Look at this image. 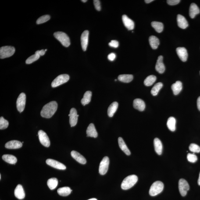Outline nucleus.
Segmentation results:
<instances>
[{"label":"nucleus","mask_w":200,"mask_h":200,"mask_svg":"<svg viewBox=\"0 0 200 200\" xmlns=\"http://www.w3.org/2000/svg\"><path fill=\"white\" fill-rule=\"evenodd\" d=\"M58 108V104L56 101L48 103L43 107L41 115L43 118H50L53 116Z\"/></svg>","instance_id":"obj_1"},{"label":"nucleus","mask_w":200,"mask_h":200,"mask_svg":"<svg viewBox=\"0 0 200 200\" xmlns=\"http://www.w3.org/2000/svg\"><path fill=\"white\" fill-rule=\"evenodd\" d=\"M138 177L135 175H130L126 177L122 182L121 188L123 190H127L132 187L137 183Z\"/></svg>","instance_id":"obj_2"},{"label":"nucleus","mask_w":200,"mask_h":200,"mask_svg":"<svg viewBox=\"0 0 200 200\" xmlns=\"http://www.w3.org/2000/svg\"><path fill=\"white\" fill-rule=\"evenodd\" d=\"M54 37L59 41L63 46L68 47L70 46V39L67 35L62 32H57L54 33Z\"/></svg>","instance_id":"obj_3"},{"label":"nucleus","mask_w":200,"mask_h":200,"mask_svg":"<svg viewBox=\"0 0 200 200\" xmlns=\"http://www.w3.org/2000/svg\"><path fill=\"white\" fill-rule=\"evenodd\" d=\"M163 183L162 182L157 181L153 183L150 187L149 194L151 196H155L163 191Z\"/></svg>","instance_id":"obj_4"},{"label":"nucleus","mask_w":200,"mask_h":200,"mask_svg":"<svg viewBox=\"0 0 200 200\" xmlns=\"http://www.w3.org/2000/svg\"><path fill=\"white\" fill-rule=\"evenodd\" d=\"M15 49L14 47L12 46H4L0 48V58H9L15 53Z\"/></svg>","instance_id":"obj_5"},{"label":"nucleus","mask_w":200,"mask_h":200,"mask_svg":"<svg viewBox=\"0 0 200 200\" xmlns=\"http://www.w3.org/2000/svg\"><path fill=\"white\" fill-rule=\"evenodd\" d=\"M69 80V76L67 74L60 75L57 77L52 82L51 86L55 87L67 82Z\"/></svg>","instance_id":"obj_6"},{"label":"nucleus","mask_w":200,"mask_h":200,"mask_svg":"<svg viewBox=\"0 0 200 200\" xmlns=\"http://www.w3.org/2000/svg\"><path fill=\"white\" fill-rule=\"evenodd\" d=\"M26 96L24 93H22L19 96L16 101V107L19 112H23L26 104Z\"/></svg>","instance_id":"obj_7"},{"label":"nucleus","mask_w":200,"mask_h":200,"mask_svg":"<svg viewBox=\"0 0 200 200\" xmlns=\"http://www.w3.org/2000/svg\"><path fill=\"white\" fill-rule=\"evenodd\" d=\"M179 189L182 196L187 195V192L189 189V186L187 180L183 179H180L179 181Z\"/></svg>","instance_id":"obj_8"},{"label":"nucleus","mask_w":200,"mask_h":200,"mask_svg":"<svg viewBox=\"0 0 200 200\" xmlns=\"http://www.w3.org/2000/svg\"><path fill=\"white\" fill-rule=\"evenodd\" d=\"M109 164V160L108 156H105L100 163L99 167V173L104 175L107 172Z\"/></svg>","instance_id":"obj_9"},{"label":"nucleus","mask_w":200,"mask_h":200,"mask_svg":"<svg viewBox=\"0 0 200 200\" xmlns=\"http://www.w3.org/2000/svg\"><path fill=\"white\" fill-rule=\"evenodd\" d=\"M38 135L39 140L41 144L45 147H49L50 141L46 133L42 130H40L38 132Z\"/></svg>","instance_id":"obj_10"},{"label":"nucleus","mask_w":200,"mask_h":200,"mask_svg":"<svg viewBox=\"0 0 200 200\" xmlns=\"http://www.w3.org/2000/svg\"><path fill=\"white\" fill-rule=\"evenodd\" d=\"M46 162L47 165L55 168L60 170H65L66 169V167L64 165L55 160L48 159L46 160Z\"/></svg>","instance_id":"obj_11"},{"label":"nucleus","mask_w":200,"mask_h":200,"mask_svg":"<svg viewBox=\"0 0 200 200\" xmlns=\"http://www.w3.org/2000/svg\"><path fill=\"white\" fill-rule=\"evenodd\" d=\"M69 123L71 127L74 126L77 124L78 117L79 116L77 114V111L74 108H72L70 109V114L69 115Z\"/></svg>","instance_id":"obj_12"},{"label":"nucleus","mask_w":200,"mask_h":200,"mask_svg":"<svg viewBox=\"0 0 200 200\" xmlns=\"http://www.w3.org/2000/svg\"><path fill=\"white\" fill-rule=\"evenodd\" d=\"M89 32L86 30L83 32L81 36V44L82 48L83 51L87 50L88 43Z\"/></svg>","instance_id":"obj_13"},{"label":"nucleus","mask_w":200,"mask_h":200,"mask_svg":"<svg viewBox=\"0 0 200 200\" xmlns=\"http://www.w3.org/2000/svg\"><path fill=\"white\" fill-rule=\"evenodd\" d=\"M176 52L179 57L183 62L187 61L188 57L187 49L184 47H178L176 49Z\"/></svg>","instance_id":"obj_14"},{"label":"nucleus","mask_w":200,"mask_h":200,"mask_svg":"<svg viewBox=\"0 0 200 200\" xmlns=\"http://www.w3.org/2000/svg\"><path fill=\"white\" fill-rule=\"evenodd\" d=\"M163 57L162 56H159L158 57L155 69L158 73H163L164 72L165 68L163 63Z\"/></svg>","instance_id":"obj_15"},{"label":"nucleus","mask_w":200,"mask_h":200,"mask_svg":"<svg viewBox=\"0 0 200 200\" xmlns=\"http://www.w3.org/2000/svg\"><path fill=\"white\" fill-rule=\"evenodd\" d=\"M122 20L123 24L128 30H133L134 28V22L131 19L129 18L125 15H123L122 16Z\"/></svg>","instance_id":"obj_16"},{"label":"nucleus","mask_w":200,"mask_h":200,"mask_svg":"<svg viewBox=\"0 0 200 200\" xmlns=\"http://www.w3.org/2000/svg\"><path fill=\"white\" fill-rule=\"evenodd\" d=\"M71 155L73 159L79 163L82 164H85L87 163V161L84 157L76 151H72L71 152Z\"/></svg>","instance_id":"obj_17"},{"label":"nucleus","mask_w":200,"mask_h":200,"mask_svg":"<svg viewBox=\"0 0 200 200\" xmlns=\"http://www.w3.org/2000/svg\"><path fill=\"white\" fill-rule=\"evenodd\" d=\"M22 146V143L16 140L8 142L5 145V148L9 149H16L20 148Z\"/></svg>","instance_id":"obj_18"},{"label":"nucleus","mask_w":200,"mask_h":200,"mask_svg":"<svg viewBox=\"0 0 200 200\" xmlns=\"http://www.w3.org/2000/svg\"><path fill=\"white\" fill-rule=\"evenodd\" d=\"M15 197L19 199H22L25 196V191L22 186L21 185H18L14 191Z\"/></svg>","instance_id":"obj_19"},{"label":"nucleus","mask_w":200,"mask_h":200,"mask_svg":"<svg viewBox=\"0 0 200 200\" xmlns=\"http://www.w3.org/2000/svg\"><path fill=\"white\" fill-rule=\"evenodd\" d=\"M133 107L140 111H143L145 109V103L140 99H136L133 102Z\"/></svg>","instance_id":"obj_20"},{"label":"nucleus","mask_w":200,"mask_h":200,"mask_svg":"<svg viewBox=\"0 0 200 200\" xmlns=\"http://www.w3.org/2000/svg\"><path fill=\"white\" fill-rule=\"evenodd\" d=\"M177 20L178 26L180 28L185 29L188 27V22L187 19L182 15H178Z\"/></svg>","instance_id":"obj_21"},{"label":"nucleus","mask_w":200,"mask_h":200,"mask_svg":"<svg viewBox=\"0 0 200 200\" xmlns=\"http://www.w3.org/2000/svg\"><path fill=\"white\" fill-rule=\"evenodd\" d=\"M87 134L88 137H93L94 138H96L98 137V133L93 123H91L87 127Z\"/></svg>","instance_id":"obj_22"},{"label":"nucleus","mask_w":200,"mask_h":200,"mask_svg":"<svg viewBox=\"0 0 200 200\" xmlns=\"http://www.w3.org/2000/svg\"><path fill=\"white\" fill-rule=\"evenodd\" d=\"M154 145L155 152L159 155L162 154L163 146L160 140L158 138H155L154 140Z\"/></svg>","instance_id":"obj_23"},{"label":"nucleus","mask_w":200,"mask_h":200,"mask_svg":"<svg viewBox=\"0 0 200 200\" xmlns=\"http://www.w3.org/2000/svg\"><path fill=\"white\" fill-rule=\"evenodd\" d=\"M200 9L196 4L192 3L190 6L189 8V16L191 18L193 19L196 15L200 13Z\"/></svg>","instance_id":"obj_24"},{"label":"nucleus","mask_w":200,"mask_h":200,"mask_svg":"<svg viewBox=\"0 0 200 200\" xmlns=\"http://www.w3.org/2000/svg\"><path fill=\"white\" fill-rule=\"evenodd\" d=\"M171 88L175 95H177L181 91L182 89V84L181 82L177 81L172 85Z\"/></svg>","instance_id":"obj_25"},{"label":"nucleus","mask_w":200,"mask_h":200,"mask_svg":"<svg viewBox=\"0 0 200 200\" xmlns=\"http://www.w3.org/2000/svg\"><path fill=\"white\" fill-rule=\"evenodd\" d=\"M118 141L119 147H120L121 149L126 155H130L131 153H130V150L128 148L124 141H123V139H122L121 137H119L118 139Z\"/></svg>","instance_id":"obj_26"},{"label":"nucleus","mask_w":200,"mask_h":200,"mask_svg":"<svg viewBox=\"0 0 200 200\" xmlns=\"http://www.w3.org/2000/svg\"><path fill=\"white\" fill-rule=\"evenodd\" d=\"M118 104L117 102H115L112 103L108 108V116L110 117H113L118 109Z\"/></svg>","instance_id":"obj_27"},{"label":"nucleus","mask_w":200,"mask_h":200,"mask_svg":"<svg viewBox=\"0 0 200 200\" xmlns=\"http://www.w3.org/2000/svg\"><path fill=\"white\" fill-rule=\"evenodd\" d=\"M149 42L151 48L154 49H157L160 44L159 39L154 36H151L149 37Z\"/></svg>","instance_id":"obj_28"},{"label":"nucleus","mask_w":200,"mask_h":200,"mask_svg":"<svg viewBox=\"0 0 200 200\" xmlns=\"http://www.w3.org/2000/svg\"><path fill=\"white\" fill-rule=\"evenodd\" d=\"M2 159L7 163L11 164H15L17 162V159L16 157L11 155H4L2 157Z\"/></svg>","instance_id":"obj_29"},{"label":"nucleus","mask_w":200,"mask_h":200,"mask_svg":"<svg viewBox=\"0 0 200 200\" xmlns=\"http://www.w3.org/2000/svg\"><path fill=\"white\" fill-rule=\"evenodd\" d=\"M72 190L68 187H64L58 189L57 192L61 196H66L70 194Z\"/></svg>","instance_id":"obj_30"},{"label":"nucleus","mask_w":200,"mask_h":200,"mask_svg":"<svg viewBox=\"0 0 200 200\" xmlns=\"http://www.w3.org/2000/svg\"><path fill=\"white\" fill-rule=\"evenodd\" d=\"M92 94L91 92L90 91H87L85 93L83 98L81 101L82 105L85 106L89 103L91 101Z\"/></svg>","instance_id":"obj_31"},{"label":"nucleus","mask_w":200,"mask_h":200,"mask_svg":"<svg viewBox=\"0 0 200 200\" xmlns=\"http://www.w3.org/2000/svg\"><path fill=\"white\" fill-rule=\"evenodd\" d=\"M176 119L173 117H170L168 119L167 122V125L169 130L174 132L176 130Z\"/></svg>","instance_id":"obj_32"},{"label":"nucleus","mask_w":200,"mask_h":200,"mask_svg":"<svg viewBox=\"0 0 200 200\" xmlns=\"http://www.w3.org/2000/svg\"><path fill=\"white\" fill-rule=\"evenodd\" d=\"M119 81L124 83H129L133 80V76L132 75H121L118 77Z\"/></svg>","instance_id":"obj_33"},{"label":"nucleus","mask_w":200,"mask_h":200,"mask_svg":"<svg viewBox=\"0 0 200 200\" xmlns=\"http://www.w3.org/2000/svg\"><path fill=\"white\" fill-rule=\"evenodd\" d=\"M58 181L56 178H52L47 181V185L50 189L54 190L56 188L58 185Z\"/></svg>","instance_id":"obj_34"},{"label":"nucleus","mask_w":200,"mask_h":200,"mask_svg":"<svg viewBox=\"0 0 200 200\" xmlns=\"http://www.w3.org/2000/svg\"><path fill=\"white\" fill-rule=\"evenodd\" d=\"M151 25L158 33H161L163 31V25L161 22L154 21L151 23Z\"/></svg>","instance_id":"obj_35"},{"label":"nucleus","mask_w":200,"mask_h":200,"mask_svg":"<svg viewBox=\"0 0 200 200\" xmlns=\"http://www.w3.org/2000/svg\"><path fill=\"white\" fill-rule=\"evenodd\" d=\"M156 80V77L155 75H151L148 76L144 80V85L147 87L152 85Z\"/></svg>","instance_id":"obj_36"},{"label":"nucleus","mask_w":200,"mask_h":200,"mask_svg":"<svg viewBox=\"0 0 200 200\" xmlns=\"http://www.w3.org/2000/svg\"><path fill=\"white\" fill-rule=\"evenodd\" d=\"M163 85L162 83L159 82L156 83L151 90V93L152 95L155 96L157 95L161 89L163 87Z\"/></svg>","instance_id":"obj_37"},{"label":"nucleus","mask_w":200,"mask_h":200,"mask_svg":"<svg viewBox=\"0 0 200 200\" xmlns=\"http://www.w3.org/2000/svg\"><path fill=\"white\" fill-rule=\"evenodd\" d=\"M40 56L38 54H35L27 58L26 61V63L27 64H30L37 60L39 58Z\"/></svg>","instance_id":"obj_38"},{"label":"nucleus","mask_w":200,"mask_h":200,"mask_svg":"<svg viewBox=\"0 0 200 200\" xmlns=\"http://www.w3.org/2000/svg\"><path fill=\"white\" fill-rule=\"evenodd\" d=\"M9 125V122L6 120L3 117L0 118V130H5L7 128Z\"/></svg>","instance_id":"obj_39"},{"label":"nucleus","mask_w":200,"mask_h":200,"mask_svg":"<svg viewBox=\"0 0 200 200\" xmlns=\"http://www.w3.org/2000/svg\"><path fill=\"white\" fill-rule=\"evenodd\" d=\"M50 16L49 15H45L40 17L37 19V24H41L44 22L48 21L50 19Z\"/></svg>","instance_id":"obj_40"},{"label":"nucleus","mask_w":200,"mask_h":200,"mask_svg":"<svg viewBox=\"0 0 200 200\" xmlns=\"http://www.w3.org/2000/svg\"><path fill=\"white\" fill-rule=\"evenodd\" d=\"M190 151L194 153H199L200 152V147L197 144H192L189 146Z\"/></svg>","instance_id":"obj_41"},{"label":"nucleus","mask_w":200,"mask_h":200,"mask_svg":"<svg viewBox=\"0 0 200 200\" xmlns=\"http://www.w3.org/2000/svg\"><path fill=\"white\" fill-rule=\"evenodd\" d=\"M187 160L191 163H194L198 160V158L194 154H188L187 155Z\"/></svg>","instance_id":"obj_42"},{"label":"nucleus","mask_w":200,"mask_h":200,"mask_svg":"<svg viewBox=\"0 0 200 200\" xmlns=\"http://www.w3.org/2000/svg\"><path fill=\"white\" fill-rule=\"evenodd\" d=\"M94 3L95 9L97 11H100L101 10V2L99 0H94Z\"/></svg>","instance_id":"obj_43"},{"label":"nucleus","mask_w":200,"mask_h":200,"mask_svg":"<svg viewBox=\"0 0 200 200\" xmlns=\"http://www.w3.org/2000/svg\"><path fill=\"white\" fill-rule=\"evenodd\" d=\"M110 46L113 47L114 48H117L119 46V44L118 42L116 40H112L109 43Z\"/></svg>","instance_id":"obj_44"},{"label":"nucleus","mask_w":200,"mask_h":200,"mask_svg":"<svg viewBox=\"0 0 200 200\" xmlns=\"http://www.w3.org/2000/svg\"><path fill=\"white\" fill-rule=\"evenodd\" d=\"M180 0H168L167 2L170 5H177L180 2Z\"/></svg>","instance_id":"obj_45"},{"label":"nucleus","mask_w":200,"mask_h":200,"mask_svg":"<svg viewBox=\"0 0 200 200\" xmlns=\"http://www.w3.org/2000/svg\"><path fill=\"white\" fill-rule=\"evenodd\" d=\"M116 56L115 54L113 53H112L109 54L108 55V58L109 61H113L114 60L115 58H116Z\"/></svg>","instance_id":"obj_46"},{"label":"nucleus","mask_w":200,"mask_h":200,"mask_svg":"<svg viewBox=\"0 0 200 200\" xmlns=\"http://www.w3.org/2000/svg\"><path fill=\"white\" fill-rule=\"evenodd\" d=\"M45 52L46 51H45V50L42 49L41 50V51H36L35 54H38V55L41 56L44 55L45 53Z\"/></svg>","instance_id":"obj_47"},{"label":"nucleus","mask_w":200,"mask_h":200,"mask_svg":"<svg viewBox=\"0 0 200 200\" xmlns=\"http://www.w3.org/2000/svg\"><path fill=\"white\" fill-rule=\"evenodd\" d=\"M197 103L198 109L200 111V96L198 98Z\"/></svg>","instance_id":"obj_48"},{"label":"nucleus","mask_w":200,"mask_h":200,"mask_svg":"<svg viewBox=\"0 0 200 200\" xmlns=\"http://www.w3.org/2000/svg\"><path fill=\"white\" fill-rule=\"evenodd\" d=\"M144 1H145V2L146 3V4H149L150 3L154 1V0H145Z\"/></svg>","instance_id":"obj_49"},{"label":"nucleus","mask_w":200,"mask_h":200,"mask_svg":"<svg viewBox=\"0 0 200 200\" xmlns=\"http://www.w3.org/2000/svg\"><path fill=\"white\" fill-rule=\"evenodd\" d=\"M198 184L200 186V172L199 173V179L198 180Z\"/></svg>","instance_id":"obj_50"},{"label":"nucleus","mask_w":200,"mask_h":200,"mask_svg":"<svg viewBox=\"0 0 200 200\" xmlns=\"http://www.w3.org/2000/svg\"><path fill=\"white\" fill-rule=\"evenodd\" d=\"M88 200H97L96 199V198H92V199H89Z\"/></svg>","instance_id":"obj_51"},{"label":"nucleus","mask_w":200,"mask_h":200,"mask_svg":"<svg viewBox=\"0 0 200 200\" xmlns=\"http://www.w3.org/2000/svg\"><path fill=\"white\" fill-rule=\"evenodd\" d=\"M82 2L85 3V2H87V0H82Z\"/></svg>","instance_id":"obj_52"},{"label":"nucleus","mask_w":200,"mask_h":200,"mask_svg":"<svg viewBox=\"0 0 200 200\" xmlns=\"http://www.w3.org/2000/svg\"><path fill=\"white\" fill-rule=\"evenodd\" d=\"M1 174H0V179L1 180Z\"/></svg>","instance_id":"obj_53"},{"label":"nucleus","mask_w":200,"mask_h":200,"mask_svg":"<svg viewBox=\"0 0 200 200\" xmlns=\"http://www.w3.org/2000/svg\"><path fill=\"white\" fill-rule=\"evenodd\" d=\"M45 51H47V49H45Z\"/></svg>","instance_id":"obj_54"},{"label":"nucleus","mask_w":200,"mask_h":200,"mask_svg":"<svg viewBox=\"0 0 200 200\" xmlns=\"http://www.w3.org/2000/svg\"><path fill=\"white\" fill-rule=\"evenodd\" d=\"M116 80H115V81H116Z\"/></svg>","instance_id":"obj_55"},{"label":"nucleus","mask_w":200,"mask_h":200,"mask_svg":"<svg viewBox=\"0 0 200 200\" xmlns=\"http://www.w3.org/2000/svg\"></svg>","instance_id":"obj_56"}]
</instances>
